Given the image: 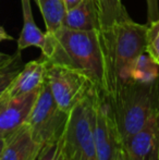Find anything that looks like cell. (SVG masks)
Wrapping results in <instances>:
<instances>
[{
  "label": "cell",
  "instance_id": "7",
  "mask_svg": "<svg viewBox=\"0 0 159 160\" xmlns=\"http://www.w3.org/2000/svg\"><path fill=\"white\" fill-rule=\"evenodd\" d=\"M47 63L46 81L57 106L64 112L70 110L92 87H95L83 74L59 64Z\"/></svg>",
  "mask_w": 159,
  "mask_h": 160
},
{
  "label": "cell",
  "instance_id": "6",
  "mask_svg": "<svg viewBox=\"0 0 159 160\" xmlns=\"http://www.w3.org/2000/svg\"><path fill=\"white\" fill-rule=\"evenodd\" d=\"M94 141L96 160H118L123 148L108 95L97 91L94 105Z\"/></svg>",
  "mask_w": 159,
  "mask_h": 160
},
{
  "label": "cell",
  "instance_id": "4",
  "mask_svg": "<svg viewBox=\"0 0 159 160\" xmlns=\"http://www.w3.org/2000/svg\"><path fill=\"white\" fill-rule=\"evenodd\" d=\"M146 42L147 23H136L130 18V15H127L113 28V94L121 86L130 82L132 64L138 56L146 51Z\"/></svg>",
  "mask_w": 159,
  "mask_h": 160
},
{
  "label": "cell",
  "instance_id": "14",
  "mask_svg": "<svg viewBox=\"0 0 159 160\" xmlns=\"http://www.w3.org/2000/svg\"><path fill=\"white\" fill-rule=\"evenodd\" d=\"M102 31H111L127 14L122 0H96Z\"/></svg>",
  "mask_w": 159,
  "mask_h": 160
},
{
  "label": "cell",
  "instance_id": "5",
  "mask_svg": "<svg viewBox=\"0 0 159 160\" xmlns=\"http://www.w3.org/2000/svg\"><path fill=\"white\" fill-rule=\"evenodd\" d=\"M68 117L57 106L45 78L26 122L33 138L42 146L58 139L64 133Z\"/></svg>",
  "mask_w": 159,
  "mask_h": 160
},
{
  "label": "cell",
  "instance_id": "1",
  "mask_svg": "<svg viewBox=\"0 0 159 160\" xmlns=\"http://www.w3.org/2000/svg\"><path fill=\"white\" fill-rule=\"evenodd\" d=\"M46 34L42 57L46 62L59 64L83 74L98 91L113 94L111 31H75L61 26Z\"/></svg>",
  "mask_w": 159,
  "mask_h": 160
},
{
  "label": "cell",
  "instance_id": "23",
  "mask_svg": "<svg viewBox=\"0 0 159 160\" xmlns=\"http://www.w3.org/2000/svg\"><path fill=\"white\" fill-rule=\"evenodd\" d=\"M118 160H129V158H127V152H125L124 146H123V148L121 149V152L119 155V159Z\"/></svg>",
  "mask_w": 159,
  "mask_h": 160
},
{
  "label": "cell",
  "instance_id": "20",
  "mask_svg": "<svg viewBox=\"0 0 159 160\" xmlns=\"http://www.w3.org/2000/svg\"><path fill=\"white\" fill-rule=\"evenodd\" d=\"M147 3V23H152L159 20L158 0H146Z\"/></svg>",
  "mask_w": 159,
  "mask_h": 160
},
{
  "label": "cell",
  "instance_id": "2",
  "mask_svg": "<svg viewBox=\"0 0 159 160\" xmlns=\"http://www.w3.org/2000/svg\"><path fill=\"white\" fill-rule=\"evenodd\" d=\"M109 99L118 132L124 144L159 109V78L148 84L127 82Z\"/></svg>",
  "mask_w": 159,
  "mask_h": 160
},
{
  "label": "cell",
  "instance_id": "27",
  "mask_svg": "<svg viewBox=\"0 0 159 160\" xmlns=\"http://www.w3.org/2000/svg\"><path fill=\"white\" fill-rule=\"evenodd\" d=\"M64 160H67V159H66V157H64Z\"/></svg>",
  "mask_w": 159,
  "mask_h": 160
},
{
  "label": "cell",
  "instance_id": "21",
  "mask_svg": "<svg viewBox=\"0 0 159 160\" xmlns=\"http://www.w3.org/2000/svg\"><path fill=\"white\" fill-rule=\"evenodd\" d=\"M62 1H63L66 10L69 11V10H71V9L74 8V7H77L79 3H81L82 0H62Z\"/></svg>",
  "mask_w": 159,
  "mask_h": 160
},
{
  "label": "cell",
  "instance_id": "10",
  "mask_svg": "<svg viewBox=\"0 0 159 160\" xmlns=\"http://www.w3.org/2000/svg\"><path fill=\"white\" fill-rule=\"evenodd\" d=\"M46 67V60L42 57L24 64L6 91V95L14 97L39 89L45 82Z\"/></svg>",
  "mask_w": 159,
  "mask_h": 160
},
{
  "label": "cell",
  "instance_id": "22",
  "mask_svg": "<svg viewBox=\"0 0 159 160\" xmlns=\"http://www.w3.org/2000/svg\"><path fill=\"white\" fill-rule=\"evenodd\" d=\"M13 37L10 36L8 33L4 31V28L2 26H0V42H3V40H12Z\"/></svg>",
  "mask_w": 159,
  "mask_h": 160
},
{
  "label": "cell",
  "instance_id": "24",
  "mask_svg": "<svg viewBox=\"0 0 159 160\" xmlns=\"http://www.w3.org/2000/svg\"><path fill=\"white\" fill-rule=\"evenodd\" d=\"M12 58H13V56H12V57H11L9 60H4V61H0V71H1V70L3 69V68L6 67V65H8L9 63H10L11 60H12Z\"/></svg>",
  "mask_w": 159,
  "mask_h": 160
},
{
  "label": "cell",
  "instance_id": "12",
  "mask_svg": "<svg viewBox=\"0 0 159 160\" xmlns=\"http://www.w3.org/2000/svg\"><path fill=\"white\" fill-rule=\"evenodd\" d=\"M62 26L75 31L102 30L96 0H82L77 7L67 11Z\"/></svg>",
  "mask_w": 159,
  "mask_h": 160
},
{
  "label": "cell",
  "instance_id": "26",
  "mask_svg": "<svg viewBox=\"0 0 159 160\" xmlns=\"http://www.w3.org/2000/svg\"><path fill=\"white\" fill-rule=\"evenodd\" d=\"M6 139L7 138H4V137H0V155H1L4 145H6Z\"/></svg>",
  "mask_w": 159,
  "mask_h": 160
},
{
  "label": "cell",
  "instance_id": "13",
  "mask_svg": "<svg viewBox=\"0 0 159 160\" xmlns=\"http://www.w3.org/2000/svg\"><path fill=\"white\" fill-rule=\"evenodd\" d=\"M23 28L17 39V51H22L28 47H37L40 50L45 47L46 34L38 28L34 21L31 0H21Z\"/></svg>",
  "mask_w": 159,
  "mask_h": 160
},
{
  "label": "cell",
  "instance_id": "18",
  "mask_svg": "<svg viewBox=\"0 0 159 160\" xmlns=\"http://www.w3.org/2000/svg\"><path fill=\"white\" fill-rule=\"evenodd\" d=\"M35 160H64L63 134L56 141L42 146Z\"/></svg>",
  "mask_w": 159,
  "mask_h": 160
},
{
  "label": "cell",
  "instance_id": "17",
  "mask_svg": "<svg viewBox=\"0 0 159 160\" xmlns=\"http://www.w3.org/2000/svg\"><path fill=\"white\" fill-rule=\"evenodd\" d=\"M22 67L23 65H22L21 51H17L10 63L6 65L0 71V97L6 93V91L10 86L12 81L14 80V78L17 75L20 70L22 69Z\"/></svg>",
  "mask_w": 159,
  "mask_h": 160
},
{
  "label": "cell",
  "instance_id": "15",
  "mask_svg": "<svg viewBox=\"0 0 159 160\" xmlns=\"http://www.w3.org/2000/svg\"><path fill=\"white\" fill-rule=\"evenodd\" d=\"M159 78V67L152 59V57L145 51L140 55L130 71V82L148 84L157 81Z\"/></svg>",
  "mask_w": 159,
  "mask_h": 160
},
{
  "label": "cell",
  "instance_id": "3",
  "mask_svg": "<svg viewBox=\"0 0 159 160\" xmlns=\"http://www.w3.org/2000/svg\"><path fill=\"white\" fill-rule=\"evenodd\" d=\"M98 89L89 92L70 110L63 133L67 160H96L94 141V105Z\"/></svg>",
  "mask_w": 159,
  "mask_h": 160
},
{
  "label": "cell",
  "instance_id": "16",
  "mask_svg": "<svg viewBox=\"0 0 159 160\" xmlns=\"http://www.w3.org/2000/svg\"><path fill=\"white\" fill-rule=\"evenodd\" d=\"M42 12L46 33H52L62 26L66 8L62 0H35Z\"/></svg>",
  "mask_w": 159,
  "mask_h": 160
},
{
  "label": "cell",
  "instance_id": "8",
  "mask_svg": "<svg viewBox=\"0 0 159 160\" xmlns=\"http://www.w3.org/2000/svg\"><path fill=\"white\" fill-rule=\"evenodd\" d=\"M39 89L14 97L4 93L0 97V137L7 138L26 124Z\"/></svg>",
  "mask_w": 159,
  "mask_h": 160
},
{
  "label": "cell",
  "instance_id": "11",
  "mask_svg": "<svg viewBox=\"0 0 159 160\" xmlns=\"http://www.w3.org/2000/svg\"><path fill=\"white\" fill-rule=\"evenodd\" d=\"M42 146L33 138L27 124L7 137L0 160H35Z\"/></svg>",
  "mask_w": 159,
  "mask_h": 160
},
{
  "label": "cell",
  "instance_id": "25",
  "mask_svg": "<svg viewBox=\"0 0 159 160\" xmlns=\"http://www.w3.org/2000/svg\"><path fill=\"white\" fill-rule=\"evenodd\" d=\"M12 56L10 55H7V53H3L0 51V61H4V60H9Z\"/></svg>",
  "mask_w": 159,
  "mask_h": 160
},
{
  "label": "cell",
  "instance_id": "9",
  "mask_svg": "<svg viewBox=\"0 0 159 160\" xmlns=\"http://www.w3.org/2000/svg\"><path fill=\"white\" fill-rule=\"evenodd\" d=\"M123 146L129 160H159V109Z\"/></svg>",
  "mask_w": 159,
  "mask_h": 160
},
{
  "label": "cell",
  "instance_id": "19",
  "mask_svg": "<svg viewBox=\"0 0 159 160\" xmlns=\"http://www.w3.org/2000/svg\"><path fill=\"white\" fill-rule=\"evenodd\" d=\"M146 52L159 67V20L147 23Z\"/></svg>",
  "mask_w": 159,
  "mask_h": 160
}]
</instances>
